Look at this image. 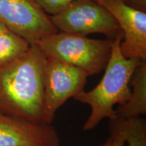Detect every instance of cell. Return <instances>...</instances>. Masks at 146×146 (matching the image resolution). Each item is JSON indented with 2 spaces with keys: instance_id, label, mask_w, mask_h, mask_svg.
Here are the masks:
<instances>
[{
  "instance_id": "obj_1",
  "label": "cell",
  "mask_w": 146,
  "mask_h": 146,
  "mask_svg": "<svg viewBox=\"0 0 146 146\" xmlns=\"http://www.w3.org/2000/svg\"><path fill=\"white\" fill-rule=\"evenodd\" d=\"M45 60L44 54L34 43L25 54L0 68L1 114L45 124Z\"/></svg>"
},
{
  "instance_id": "obj_2",
  "label": "cell",
  "mask_w": 146,
  "mask_h": 146,
  "mask_svg": "<svg viewBox=\"0 0 146 146\" xmlns=\"http://www.w3.org/2000/svg\"><path fill=\"white\" fill-rule=\"evenodd\" d=\"M123 39V35H120L112 40L110 58L98 85L89 91L83 90L74 98L91 108V114L83 125L84 131L92 130L105 118L110 120L116 119L114 106L125 104L130 98L131 77L142 60L124 57L120 49Z\"/></svg>"
},
{
  "instance_id": "obj_3",
  "label": "cell",
  "mask_w": 146,
  "mask_h": 146,
  "mask_svg": "<svg viewBox=\"0 0 146 146\" xmlns=\"http://www.w3.org/2000/svg\"><path fill=\"white\" fill-rule=\"evenodd\" d=\"M36 44L46 58L74 66L88 76L104 70L112 53L111 39H91L64 32L45 36Z\"/></svg>"
},
{
  "instance_id": "obj_4",
  "label": "cell",
  "mask_w": 146,
  "mask_h": 146,
  "mask_svg": "<svg viewBox=\"0 0 146 146\" xmlns=\"http://www.w3.org/2000/svg\"><path fill=\"white\" fill-rule=\"evenodd\" d=\"M50 18L61 32L84 36L101 33L111 40L123 35L112 14L96 0H74L64 10Z\"/></svg>"
},
{
  "instance_id": "obj_5",
  "label": "cell",
  "mask_w": 146,
  "mask_h": 146,
  "mask_svg": "<svg viewBox=\"0 0 146 146\" xmlns=\"http://www.w3.org/2000/svg\"><path fill=\"white\" fill-rule=\"evenodd\" d=\"M87 74L70 64L46 58L44 71V120L51 125L56 111L84 90Z\"/></svg>"
},
{
  "instance_id": "obj_6",
  "label": "cell",
  "mask_w": 146,
  "mask_h": 146,
  "mask_svg": "<svg viewBox=\"0 0 146 146\" xmlns=\"http://www.w3.org/2000/svg\"><path fill=\"white\" fill-rule=\"evenodd\" d=\"M0 22L30 44L58 31L35 0H0Z\"/></svg>"
},
{
  "instance_id": "obj_7",
  "label": "cell",
  "mask_w": 146,
  "mask_h": 146,
  "mask_svg": "<svg viewBox=\"0 0 146 146\" xmlns=\"http://www.w3.org/2000/svg\"><path fill=\"white\" fill-rule=\"evenodd\" d=\"M118 22L123 33L120 52L126 58L146 62V13L132 8L125 0H96Z\"/></svg>"
},
{
  "instance_id": "obj_8",
  "label": "cell",
  "mask_w": 146,
  "mask_h": 146,
  "mask_svg": "<svg viewBox=\"0 0 146 146\" xmlns=\"http://www.w3.org/2000/svg\"><path fill=\"white\" fill-rule=\"evenodd\" d=\"M0 146H60L57 131L0 113Z\"/></svg>"
},
{
  "instance_id": "obj_9",
  "label": "cell",
  "mask_w": 146,
  "mask_h": 146,
  "mask_svg": "<svg viewBox=\"0 0 146 146\" xmlns=\"http://www.w3.org/2000/svg\"><path fill=\"white\" fill-rule=\"evenodd\" d=\"M133 89L125 104L116 110L115 120L140 117L146 114V62L142 61L133 72L131 79Z\"/></svg>"
},
{
  "instance_id": "obj_10",
  "label": "cell",
  "mask_w": 146,
  "mask_h": 146,
  "mask_svg": "<svg viewBox=\"0 0 146 146\" xmlns=\"http://www.w3.org/2000/svg\"><path fill=\"white\" fill-rule=\"evenodd\" d=\"M110 132L121 137L127 146H146V123L141 116L110 120Z\"/></svg>"
},
{
  "instance_id": "obj_11",
  "label": "cell",
  "mask_w": 146,
  "mask_h": 146,
  "mask_svg": "<svg viewBox=\"0 0 146 146\" xmlns=\"http://www.w3.org/2000/svg\"><path fill=\"white\" fill-rule=\"evenodd\" d=\"M31 44L23 38L10 31L0 33V68L25 54Z\"/></svg>"
},
{
  "instance_id": "obj_12",
  "label": "cell",
  "mask_w": 146,
  "mask_h": 146,
  "mask_svg": "<svg viewBox=\"0 0 146 146\" xmlns=\"http://www.w3.org/2000/svg\"><path fill=\"white\" fill-rule=\"evenodd\" d=\"M74 0H35L45 13L55 15L62 12Z\"/></svg>"
},
{
  "instance_id": "obj_13",
  "label": "cell",
  "mask_w": 146,
  "mask_h": 146,
  "mask_svg": "<svg viewBox=\"0 0 146 146\" xmlns=\"http://www.w3.org/2000/svg\"><path fill=\"white\" fill-rule=\"evenodd\" d=\"M125 2L132 8L137 10L145 11L146 0H125Z\"/></svg>"
},
{
  "instance_id": "obj_14",
  "label": "cell",
  "mask_w": 146,
  "mask_h": 146,
  "mask_svg": "<svg viewBox=\"0 0 146 146\" xmlns=\"http://www.w3.org/2000/svg\"><path fill=\"white\" fill-rule=\"evenodd\" d=\"M110 138L112 139L110 146H127L125 141L119 136L110 134Z\"/></svg>"
},
{
  "instance_id": "obj_15",
  "label": "cell",
  "mask_w": 146,
  "mask_h": 146,
  "mask_svg": "<svg viewBox=\"0 0 146 146\" xmlns=\"http://www.w3.org/2000/svg\"><path fill=\"white\" fill-rule=\"evenodd\" d=\"M7 30H8V29H7L6 27H5L4 25H3V24L1 23V22H0V33L3 31H7Z\"/></svg>"
},
{
  "instance_id": "obj_16",
  "label": "cell",
  "mask_w": 146,
  "mask_h": 146,
  "mask_svg": "<svg viewBox=\"0 0 146 146\" xmlns=\"http://www.w3.org/2000/svg\"><path fill=\"white\" fill-rule=\"evenodd\" d=\"M111 141H112V139H111V138L110 137L108 139V141L106 142V143H104V144H102V145H100L99 146H110Z\"/></svg>"
}]
</instances>
